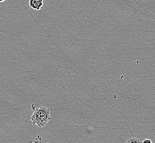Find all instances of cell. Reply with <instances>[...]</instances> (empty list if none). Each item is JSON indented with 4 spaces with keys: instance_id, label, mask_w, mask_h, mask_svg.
<instances>
[{
    "instance_id": "obj_1",
    "label": "cell",
    "mask_w": 155,
    "mask_h": 143,
    "mask_svg": "<svg viewBox=\"0 0 155 143\" xmlns=\"http://www.w3.org/2000/svg\"><path fill=\"white\" fill-rule=\"evenodd\" d=\"M34 113L31 117V120L34 125L39 127H43L48 124L51 119L50 110L45 106L35 108L34 105H32Z\"/></svg>"
},
{
    "instance_id": "obj_3",
    "label": "cell",
    "mask_w": 155,
    "mask_h": 143,
    "mask_svg": "<svg viewBox=\"0 0 155 143\" xmlns=\"http://www.w3.org/2000/svg\"><path fill=\"white\" fill-rule=\"evenodd\" d=\"M127 143H143V140L137 139L136 138H131L125 141Z\"/></svg>"
},
{
    "instance_id": "obj_4",
    "label": "cell",
    "mask_w": 155,
    "mask_h": 143,
    "mask_svg": "<svg viewBox=\"0 0 155 143\" xmlns=\"http://www.w3.org/2000/svg\"><path fill=\"white\" fill-rule=\"evenodd\" d=\"M143 143H152V141L150 139H146L143 140Z\"/></svg>"
},
{
    "instance_id": "obj_5",
    "label": "cell",
    "mask_w": 155,
    "mask_h": 143,
    "mask_svg": "<svg viewBox=\"0 0 155 143\" xmlns=\"http://www.w3.org/2000/svg\"><path fill=\"white\" fill-rule=\"evenodd\" d=\"M6 0H0V2H3L4 1H5Z\"/></svg>"
},
{
    "instance_id": "obj_2",
    "label": "cell",
    "mask_w": 155,
    "mask_h": 143,
    "mask_svg": "<svg viewBox=\"0 0 155 143\" xmlns=\"http://www.w3.org/2000/svg\"><path fill=\"white\" fill-rule=\"evenodd\" d=\"M29 6L33 9L40 10L44 6L43 0H30Z\"/></svg>"
}]
</instances>
